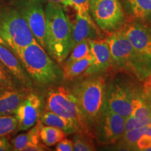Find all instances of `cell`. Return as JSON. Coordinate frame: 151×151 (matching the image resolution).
Segmentation results:
<instances>
[{
	"label": "cell",
	"mask_w": 151,
	"mask_h": 151,
	"mask_svg": "<svg viewBox=\"0 0 151 151\" xmlns=\"http://www.w3.org/2000/svg\"><path fill=\"white\" fill-rule=\"evenodd\" d=\"M44 10L46 17V49L49 55L61 64L71 50V24L62 5L48 3Z\"/></svg>",
	"instance_id": "cell-1"
},
{
	"label": "cell",
	"mask_w": 151,
	"mask_h": 151,
	"mask_svg": "<svg viewBox=\"0 0 151 151\" xmlns=\"http://www.w3.org/2000/svg\"><path fill=\"white\" fill-rule=\"evenodd\" d=\"M18 58L29 78L38 84L54 83L62 76V71L36 41L22 49Z\"/></svg>",
	"instance_id": "cell-2"
},
{
	"label": "cell",
	"mask_w": 151,
	"mask_h": 151,
	"mask_svg": "<svg viewBox=\"0 0 151 151\" xmlns=\"http://www.w3.org/2000/svg\"><path fill=\"white\" fill-rule=\"evenodd\" d=\"M0 36L17 56L35 41L27 22L15 6L0 4Z\"/></svg>",
	"instance_id": "cell-3"
},
{
	"label": "cell",
	"mask_w": 151,
	"mask_h": 151,
	"mask_svg": "<svg viewBox=\"0 0 151 151\" xmlns=\"http://www.w3.org/2000/svg\"><path fill=\"white\" fill-rule=\"evenodd\" d=\"M46 110L69 120L74 126L77 134L92 137L90 125L81 111L72 90L64 86L49 90L47 94Z\"/></svg>",
	"instance_id": "cell-4"
},
{
	"label": "cell",
	"mask_w": 151,
	"mask_h": 151,
	"mask_svg": "<svg viewBox=\"0 0 151 151\" xmlns=\"http://www.w3.org/2000/svg\"><path fill=\"white\" fill-rule=\"evenodd\" d=\"M106 91L105 80L101 76L92 77L83 81L72 90L90 127L95 124L104 111Z\"/></svg>",
	"instance_id": "cell-5"
},
{
	"label": "cell",
	"mask_w": 151,
	"mask_h": 151,
	"mask_svg": "<svg viewBox=\"0 0 151 151\" xmlns=\"http://www.w3.org/2000/svg\"><path fill=\"white\" fill-rule=\"evenodd\" d=\"M106 40L110 49L112 64L122 70L132 73L141 81L148 78L131 43L122 29L111 32Z\"/></svg>",
	"instance_id": "cell-6"
},
{
	"label": "cell",
	"mask_w": 151,
	"mask_h": 151,
	"mask_svg": "<svg viewBox=\"0 0 151 151\" xmlns=\"http://www.w3.org/2000/svg\"><path fill=\"white\" fill-rule=\"evenodd\" d=\"M90 11L98 27L104 32H112L123 24L124 12L120 0H90Z\"/></svg>",
	"instance_id": "cell-7"
},
{
	"label": "cell",
	"mask_w": 151,
	"mask_h": 151,
	"mask_svg": "<svg viewBox=\"0 0 151 151\" xmlns=\"http://www.w3.org/2000/svg\"><path fill=\"white\" fill-rule=\"evenodd\" d=\"M148 76L151 73V27L133 22L122 28Z\"/></svg>",
	"instance_id": "cell-8"
},
{
	"label": "cell",
	"mask_w": 151,
	"mask_h": 151,
	"mask_svg": "<svg viewBox=\"0 0 151 151\" xmlns=\"http://www.w3.org/2000/svg\"><path fill=\"white\" fill-rule=\"evenodd\" d=\"M15 4L29 26L35 41L46 48V17L41 0H18Z\"/></svg>",
	"instance_id": "cell-9"
},
{
	"label": "cell",
	"mask_w": 151,
	"mask_h": 151,
	"mask_svg": "<svg viewBox=\"0 0 151 151\" xmlns=\"http://www.w3.org/2000/svg\"><path fill=\"white\" fill-rule=\"evenodd\" d=\"M125 118L104 107L95 122L99 141L103 144H113L120 140L124 132Z\"/></svg>",
	"instance_id": "cell-10"
},
{
	"label": "cell",
	"mask_w": 151,
	"mask_h": 151,
	"mask_svg": "<svg viewBox=\"0 0 151 151\" xmlns=\"http://www.w3.org/2000/svg\"><path fill=\"white\" fill-rule=\"evenodd\" d=\"M132 89L123 84H111L106 91L105 108L126 118L132 116Z\"/></svg>",
	"instance_id": "cell-11"
},
{
	"label": "cell",
	"mask_w": 151,
	"mask_h": 151,
	"mask_svg": "<svg viewBox=\"0 0 151 151\" xmlns=\"http://www.w3.org/2000/svg\"><path fill=\"white\" fill-rule=\"evenodd\" d=\"M41 106L42 101L39 96L29 92L14 113L18 122L17 132L27 131L39 121Z\"/></svg>",
	"instance_id": "cell-12"
},
{
	"label": "cell",
	"mask_w": 151,
	"mask_h": 151,
	"mask_svg": "<svg viewBox=\"0 0 151 151\" xmlns=\"http://www.w3.org/2000/svg\"><path fill=\"white\" fill-rule=\"evenodd\" d=\"M93 61L87 69V75H94L103 72L108 69L112 65L110 49L106 40L101 38L88 39Z\"/></svg>",
	"instance_id": "cell-13"
},
{
	"label": "cell",
	"mask_w": 151,
	"mask_h": 151,
	"mask_svg": "<svg viewBox=\"0 0 151 151\" xmlns=\"http://www.w3.org/2000/svg\"><path fill=\"white\" fill-rule=\"evenodd\" d=\"M0 61L22 86L31 87V81L18 56L9 47L0 44Z\"/></svg>",
	"instance_id": "cell-14"
},
{
	"label": "cell",
	"mask_w": 151,
	"mask_h": 151,
	"mask_svg": "<svg viewBox=\"0 0 151 151\" xmlns=\"http://www.w3.org/2000/svg\"><path fill=\"white\" fill-rule=\"evenodd\" d=\"M39 120L35 126L28 129L26 133L20 134L11 141L13 150L15 151H42L46 150V147L41 142L39 131L41 126Z\"/></svg>",
	"instance_id": "cell-15"
},
{
	"label": "cell",
	"mask_w": 151,
	"mask_h": 151,
	"mask_svg": "<svg viewBox=\"0 0 151 151\" xmlns=\"http://www.w3.org/2000/svg\"><path fill=\"white\" fill-rule=\"evenodd\" d=\"M29 92L28 88L23 86L0 90V116L14 114Z\"/></svg>",
	"instance_id": "cell-16"
},
{
	"label": "cell",
	"mask_w": 151,
	"mask_h": 151,
	"mask_svg": "<svg viewBox=\"0 0 151 151\" xmlns=\"http://www.w3.org/2000/svg\"><path fill=\"white\" fill-rule=\"evenodd\" d=\"M71 24V49L78 43L86 39H95L101 38L100 32L93 20H88L76 14V18Z\"/></svg>",
	"instance_id": "cell-17"
},
{
	"label": "cell",
	"mask_w": 151,
	"mask_h": 151,
	"mask_svg": "<svg viewBox=\"0 0 151 151\" xmlns=\"http://www.w3.org/2000/svg\"><path fill=\"white\" fill-rule=\"evenodd\" d=\"M132 116L137 120L151 124V116L143 91L132 89Z\"/></svg>",
	"instance_id": "cell-18"
},
{
	"label": "cell",
	"mask_w": 151,
	"mask_h": 151,
	"mask_svg": "<svg viewBox=\"0 0 151 151\" xmlns=\"http://www.w3.org/2000/svg\"><path fill=\"white\" fill-rule=\"evenodd\" d=\"M93 61V58L91 52L88 55L80 60L65 63L62 69V77L67 80H73L82 74L86 73L87 69L90 67Z\"/></svg>",
	"instance_id": "cell-19"
},
{
	"label": "cell",
	"mask_w": 151,
	"mask_h": 151,
	"mask_svg": "<svg viewBox=\"0 0 151 151\" xmlns=\"http://www.w3.org/2000/svg\"><path fill=\"white\" fill-rule=\"evenodd\" d=\"M40 118V121L43 124L60 128L65 132L66 134L76 133V128L69 120L52 111L46 110Z\"/></svg>",
	"instance_id": "cell-20"
},
{
	"label": "cell",
	"mask_w": 151,
	"mask_h": 151,
	"mask_svg": "<svg viewBox=\"0 0 151 151\" xmlns=\"http://www.w3.org/2000/svg\"><path fill=\"white\" fill-rule=\"evenodd\" d=\"M65 132L60 128L41 124L39 137L41 142L46 146L51 147L55 146L65 138Z\"/></svg>",
	"instance_id": "cell-21"
},
{
	"label": "cell",
	"mask_w": 151,
	"mask_h": 151,
	"mask_svg": "<svg viewBox=\"0 0 151 151\" xmlns=\"http://www.w3.org/2000/svg\"><path fill=\"white\" fill-rule=\"evenodd\" d=\"M148 126L137 128L124 132L119 140L120 148L124 150H137V141L144 134H148Z\"/></svg>",
	"instance_id": "cell-22"
},
{
	"label": "cell",
	"mask_w": 151,
	"mask_h": 151,
	"mask_svg": "<svg viewBox=\"0 0 151 151\" xmlns=\"http://www.w3.org/2000/svg\"><path fill=\"white\" fill-rule=\"evenodd\" d=\"M134 17L140 20L151 19V0H127Z\"/></svg>",
	"instance_id": "cell-23"
},
{
	"label": "cell",
	"mask_w": 151,
	"mask_h": 151,
	"mask_svg": "<svg viewBox=\"0 0 151 151\" xmlns=\"http://www.w3.org/2000/svg\"><path fill=\"white\" fill-rule=\"evenodd\" d=\"M18 126L14 114L0 116V137H6L16 132Z\"/></svg>",
	"instance_id": "cell-24"
},
{
	"label": "cell",
	"mask_w": 151,
	"mask_h": 151,
	"mask_svg": "<svg viewBox=\"0 0 151 151\" xmlns=\"http://www.w3.org/2000/svg\"><path fill=\"white\" fill-rule=\"evenodd\" d=\"M90 52V48L88 39L82 41L72 49L69 55V56H68L66 59L65 63H69V62L80 60L88 55Z\"/></svg>",
	"instance_id": "cell-25"
},
{
	"label": "cell",
	"mask_w": 151,
	"mask_h": 151,
	"mask_svg": "<svg viewBox=\"0 0 151 151\" xmlns=\"http://www.w3.org/2000/svg\"><path fill=\"white\" fill-rule=\"evenodd\" d=\"M92 137L77 134L73 139V150L75 151H93L95 150Z\"/></svg>",
	"instance_id": "cell-26"
},
{
	"label": "cell",
	"mask_w": 151,
	"mask_h": 151,
	"mask_svg": "<svg viewBox=\"0 0 151 151\" xmlns=\"http://www.w3.org/2000/svg\"><path fill=\"white\" fill-rule=\"evenodd\" d=\"M22 86L0 61V90Z\"/></svg>",
	"instance_id": "cell-27"
},
{
	"label": "cell",
	"mask_w": 151,
	"mask_h": 151,
	"mask_svg": "<svg viewBox=\"0 0 151 151\" xmlns=\"http://www.w3.org/2000/svg\"><path fill=\"white\" fill-rule=\"evenodd\" d=\"M90 0H71V7L76 11V14L88 20H93L90 15Z\"/></svg>",
	"instance_id": "cell-28"
},
{
	"label": "cell",
	"mask_w": 151,
	"mask_h": 151,
	"mask_svg": "<svg viewBox=\"0 0 151 151\" xmlns=\"http://www.w3.org/2000/svg\"><path fill=\"white\" fill-rule=\"evenodd\" d=\"M143 126H148L146 122L140 121L137 120L134 116H130L125 118V122H124V132L129 131L137 128L143 127Z\"/></svg>",
	"instance_id": "cell-29"
},
{
	"label": "cell",
	"mask_w": 151,
	"mask_h": 151,
	"mask_svg": "<svg viewBox=\"0 0 151 151\" xmlns=\"http://www.w3.org/2000/svg\"><path fill=\"white\" fill-rule=\"evenodd\" d=\"M137 150L151 151V137L144 134L139 138L137 143Z\"/></svg>",
	"instance_id": "cell-30"
},
{
	"label": "cell",
	"mask_w": 151,
	"mask_h": 151,
	"mask_svg": "<svg viewBox=\"0 0 151 151\" xmlns=\"http://www.w3.org/2000/svg\"><path fill=\"white\" fill-rule=\"evenodd\" d=\"M55 150L57 151H73V142L70 139L63 138L56 144Z\"/></svg>",
	"instance_id": "cell-31"
},
{
	"label": "cell",
	"mask_w": 151,
	"mask_h": 151,
	"mask_svg": "<svg viewBox=\"0 0 151 151\" xmlns=\"http://www.w3.org/2000/svg\"><path fill=\"white\" fill-rule=\"evenodd\" d=\"M13 150L12 145L6 137H0V151Z\"/></svg>",
	"instance_id": "cell-32"
},
{
	"label": "cell",
	"mask_w": 151,
	"mask_h": 151,
	"mask_svg": "<svg viewBox=\"0 0 151 151\" xmlns=\"http://www.w3.org/2000/svg\"><path fill=\"white\" fill-rule=\"evenodd\" d=\"M143 93H144L145 98H146V103L148 104L149 111H150V116H151V88L148 86L144 84L143 88Z\"/></svg>",
	"instance_id": "cell-33"
},
{
	"label": "cell",
	"mask_w": 151,
	"mask_h": 151,
	"mask_svg": "<svg viewBox=\"0 0 151 151\" xmlns=\"http://www.w3.org/2000/svg\"><path fill=\"white\" fill-rule=\"evenodd\" d=\"M41 1H46L47 3L58 4L64 6H71V0H41Z\"/></svg>",
	"instance_id": "cell-34"
},
{
	"label": "cell",
	"mask_w": 151,
	"mask_h": 151,
	"mask_svg": "<svg viewBox=\"0 0 151 151\" xmlns=\"http://www.w3.org/2000/svg\"><path fill=\"white\" fill-rule=\"evenodd\" d=\"M144 84L146 85V86H148L151 88V78L148 77V78L146 79V82H145Z\"/></svg>",
	"instance_id": "cell-35"
},
{
	"label": "cell",
	"mask_w": 151,
	"mask_h": 151,
	"mask_svg": "<svg viewBox=\"0 0 151 151\" xmlns=\"http://www.w3.org/2000/svg\"><path fill=\"white\" fill-rule=\"evenodd\" d=\"M148 134H149L151 137V124H149L148 126Z\"/></svg>",
	"instance_id": "cell-36"
},
{
	"label": "cell",
	"mask_w": 151,
	"mask_h": 151,
	"mask_svg": "<svg viewBox=\"0 0 151 151\" xmlns=\"http://www.w3.org/2000/svg\"><path fill=\"white\" fill-rule=\"evenodd\" d=\"M0 44H1V45H4V46H6V45L5 42H4V41L2 38L1 37V36H0Z\"/></svg>",
	"instance_id": "cell-37"
},
{
	"label": "cell",
	"mask_w": 151,
	"mask_h": 151,
	"mask_svg": "<svg viewBox=\"0 0 151 151\" xmlns=\"http://www.w3.org/2000/svg\"><path fill=\"white\" fill-rule=\"evenodd\" d=\"M148 77H150V78H151V73H150V76H149Z\"/></svg>",
	"instance_id": "cell-38"
}]
</instances>
